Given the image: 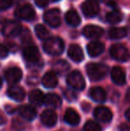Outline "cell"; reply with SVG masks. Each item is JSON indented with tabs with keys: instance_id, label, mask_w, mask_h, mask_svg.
<instances>
[{
	"instance_id": "obj_1",
	"label": "cell",
	"mask_w": 130,
	"mask_h": 131,
	"mask_svg": "<svg viewBox=\"0 0 130 131\" xmlns=\"http://www.w3.org/2000/svg\"><path fill=\"white\" fill-rule=\"evenodd\" d=\"M87 72L91 80L98 81L102 79L108 74L109 68L105 64L91 62L87 65Z\"/></svg>"
},
{
	"instance_id": "obj_2",
	"label": "cell",
	"mask_w": 130,
	"mask_h": 131,
	"mask_svg": "<svg viewBox=\"0 0 130 131\" xmlns=\"http://www.w3.org/2000/svg\"><path fill=\"white\" fill-rule=\"evenodd\" d=\"M43 48L45 53L50 55H59L64 50V42L57 37L49 38L43 44Z\"/></svg>"
},
{
	"instance_id": "obj_3",
	"label": "cell",
	"mask_w": 130,
	"mask_h": 131,
	"mask_svg": "<svg viewBox=\"0 0 130 131\" xmlns=\"http://www.w3.org/2000/svg\"><path fill=\"white\" fill-rule=\"evenodd\" d=\"M67 83L70 88L78 90H83L86 86L85 79L78 71H74L68 75Z\"/></svg>"
},
{
	"instance_id": "obj_4",
	"label": "cell",
	"mask_w": 130,
	"mask_h": 131,
	"mask_svg": "<svg viewBox=\"0 0 130 131\" xmlns=\"http://www.w3.org/2000/svg\"><path fill=\"white\" fill-rule=\"evenodd\" d=\"M21 31V25L16 21H7L2 28V32L5 37L14 38L20 34Z\"/></svg>"
},
{
	"instance_id": "obj_5",
	"label": "cell",
	"mask_w": 130,
	"mask_h": 131,
	"mask_svg": "<svg viewBox=\"0 0 130 131\" xmlns=\"http://www.w3.org/2000/svg\"><path fill=\"white\" fill-rule=\"evenodd\" d=\"M111 55L113 59L120 62H126L128 59V50L124 45L116 44L111 47Z\"/></svg>"
},
{
	"instance_id": "obj_6",
	"label": "cell",
	"mask_w": 130,
	"mask_h": 131,
	"mask_svg": "<svg viewBox=\"0 0 130 131\" xmlns=\"http://www.w3.org/2000/svg\"><path fill=\"white\" fill-rule=\"evenodd\" d=\"M15 15L19 19L31 21L36 17V13H35L34 8L30 5H24L20 6L15 11Z\"/></svg>"
},
{
	"instance_id": "obj_7",
	"label": "cell",
	"mask_w": 130,
	"mask_h": 131,
	"mask_svg": "<svg viewBox=\"0 0 130 131\" xmlns=\"http://www.w3.org/2000/svg\"><path fill=\"white\" fill-rule=\"evenodd\" d=\"M44 20L51 27H59L61 24V13L58 9H51L44 14Z\"/></svg>"
},
{
	"instance_id": "obj_8",
	"label": "cell",
	"mask_w": 130,
	"mask_h": 131,
	"mask_svg": "<svg viewBox=\"0 0 130 131\" xmlns=\"http://www.w3.org/2000/svg\"><path fill=\"white\" fill-rule=\"evenodd\" d=\"M82 12L87 17H94L99 12V5L94 0H87L82 5Z\"/></svg>"
},
{
	"instance_id": "obj_9",
	"label": "cell",
	"mask_w": 130,
	"mask_h": 131,
	"mask_svg": "<svg viewBox=\"0 0 130 131\" xmlns=\"http://www.w3.org/2000/svg\"><path fill=\"white\" fill-rule=\"evenodd\" d=\"M23 57L28 62L36 63L39 61L40 53L38 47L35 46H29L23 51Z\"/></svg>"
},
{
	"instance_id": "obj_10",
	"label": "cell",
	"mask_w": 130,
	"mask_h": 131,
	"mask_svg": "<svg viewBox=\"0 0 130 131\" xmlns=\"http://www.w3.org/2000/svg\"><path fill=\"white\" fill-rule=\"evenodd\" d=\"M5 80L10 84H15L19 82L22 78V71L21 69L17 67H12L9 68L5 73Z\"/></svg>"
},
{
	"instance_id": "obj_11",
	"label": "cell",
	"mask_w": 130,
	"mask_h": 131,
	"mask_svg": "<svg viewBox=\"0 0 130 131\" xmlns=\"http://www.w3.org/2000/svg\"><path fill=\"white\" fill-rule=\"evenodd\" d=\"M94 115L98 121L102 122H110L112 119V112L108 107L105 106H99L96 108Z\"/></svg>"
},
{
	"instance_id": "obj_12",
	"label": "cell",
	"mask_w": 130,
	"mask_h": 131,
	"mask_svg": "<svg viewBox=\"0 0 130 131\" xmlns=\"http://www.w3.org/2000/svg\"><path fill=\"white\" fill-rule=\"evenodd\" d=\"M57 114L54 110L47 109L41 114V121L46 127H53L57 122Z\"/></svg>"
},
{
	"instance_id": "obj_13",
	"label": "cell",
	"mask_w": 130,
	"mask_h": 131,
	"mask_svg": "<svg viewBox=\"0 0 130 131\" xmlns=\"http://www.w3.org/2000/svg\"><path fill=\"white\" fill-rule=\"evenodd\" d=\"M83 34L87 38H98L102 36L103 29L97 25H87L83 29Z\"/></svg>"
},
{
	"instance_id": "obj_14",
	"label": "cell",
	"mask_w": 130,
	"mask_h": 131,
	"mask_svg": "<svg viewBox=\"0 0 130 131\" xmlns=\"http://www.w3.org/2000/svg\"><path fill=\"white\" fill-rule=\"evenodd\" d=\"M111 79L115 84L119 86H122L126 83V73L122 68L116 66L111 70Z\"/></svg>"
},
{
	"instance_id": "obj_15",
	"label": "cell",
	"mask_w": 130,
	"mask_h": 131,
	"mask_svg": "<svg viewBox=\"0 0 130 131\" xmlns=\"http://www.w3.org/2000/svg\"><path fill=\"white\" fill-rule=\"evenodd\" d=\"M7 95L13 100L21 102L25 97V91L22 88L19 86H10L7 90Z\"/></svg>"
},
{
	"instance_id": "obj_16",
	"label": "cell",
	"mask_w": 130,
	"mask_h": 131,
	"mask_svg": "<svg viewBox=\"0 0 130 131\" xmlns=\"http://www.w3.org/2000/svg\"><path fill=\"white\" fill-rule=\"evenodd\" d=\"M68 55L71 60L76 62H80L84 59V53L81 47L76 44H73L69 47Z\"/></svg>"
},
{
	"instance_id": "obj_17",
	"label": "cell",
	"mask_w": 130,
	"mask_h": 131,
	"mask_svg": "<svg viewBox=\"0 0 130 131\" xmlns=\"http://www.w3.org/2000/svg\"><path fill=\"white\" fill-rule=\"evenodd\" d=\"M89 95L94 102L97 103L105 102L106 98H107V94H106L105 90L102 88H100V86H96V88H91L90 91H89Z\"/></svg>"
},
{
	"instance_id": "obj_18",
	"label": "cell",
	"mask_w": 130,
	"mask_h": 131,
	"mask_svg": "<svg viewBox=\"0 0 130 131\" xmlns=\"http://www.w3.org/2000/svg\"><path fill=\"white\" fill-rule=\"evenodd\" d=\"M42 84L46 88H54L58 84V79L54 71H48L42 79Z\"/></svg>"
},
{
	"instance_id": "obj_19",
	"label": "cell",
	"mask_w": 130,
	"mask_h": 131,
	"mask_svg": "<svg viewBox=\"0 0 130 131\" xmlns=\"http://www.w3.org/2000/svg\"><path fill=\"white\" fill-rule=\"evenodd\" d=\"M87 53L91 57H96L100 55L104 50V45L101 42L93 41L87 46Z\"/></svg>"
},
{
	"instance_id": "obj_20",
	"label": "cell",
	"mask_w": 130,
	"mask_h": 131,
	"mask_svg": "<svg viewBox=\"0 0 130 131\" xmlns=\"http://www.w3.org/2000/svg\"><path fill=\"white\" fill-rule=\"evenodd\" d=\"M19 112L20 115L23 118V119H27V121H33L37 116V112L32 106L30 105H23V106L19 107Z\"/></svg>"
},
{
	"instance_id": "obj_21",
	"label": "cell",
	"mask_w": 130,
	"mask_h": 131,
	"mask_svg": "<svg viewBox=\"0 0 130 131\" xmlns=\"http://www.w3.org/2000/svg\"><path fill=\"white\" fill-rule=\"evenodd\" d=\"M64 121L68 124L71 126H76L79 123L80 121V116L78 113L72 108H69L65 112L64 114Z\"/></svg>"
},
{
	"instance_id": "obj_22",
	"label": "cell",
	"mask_w": 130,
	"mask_h": 131,
	"mask_svg": "<svg viewBox=\"0 0 130 131\" xmlns=\"http://www.w3.org/2000/svg\"><path fill=\"white\" fill-rule=\"evenodd\" d=\"M44 103L49 107L52 108H57V107L61 106L62 104V99L60 98L59 95L54 93H49L46 95H45L44 98Z\"/></svg>"
},
{
	"instance_id": "obj_23",
	"label": "cell",
	"mask_w": 130,
	"mask_h": 131,
	"mask_svg": "<svg viewBox=\"0 0 130 131\" xmlns=\"http://www.w3.org/2000/svg\"><path fill=\"white\" fill-rule=\"evenodd\" d=\"M65 20L67 21V23L69 25L72 27H77L81 23V19L80 16L78 15V14L77 13V11L75 10H69L67 12L65 15Z\"/></svg>"
},
{
	"instance_id": "obj_24",
	"label": "cell",
	"mask_w": 130,
	"mask_h": 131,
	"mask_svg": "<svg viewBox=\"0 0 130 131\" xmlns=\"http://www.w3.org/2000/svg\"><path fill=\"white\" fill-rule=\"evenodd\" d=\"M44 98H45V95L43 94V92H41L40 90H33L30 93L29 95V100L34 105H39L44 104Z\"/></svg>"
},
{
	"instance_id": "obj_25",
	"label": "cell",
	"mask_w": 130,
	"mask_h": 131,
	"mask_svg": "<svg viewBox=\"0 0 130 131\" xmlns=\"http://www.w3.org/2000/svg\"><path fill=\"white\" fill-rule=\"evenodd\" d=\"M127 30L126 28H112L109 31V37L111 39H120L127 36Z\"/></svg>"
},
{
	"instance_id": "obj_26",
	"label": "cell",
	"mask_w": 130,
	"mask_h": 131,
	"mask_svg": "<svg viewBox=\"0 0 130 131\" xmlns=\"http://www.w3.org/2000/svg\"><path fill=\"white\" fill-rule=\"evenodd\" d=\"M54 68V72L57 73V74H63V73L67 72L69 69V64L68 63L64 60H59L57 62H55L53 65Z\"/></svg>"
},
{
	"instance_id": "obj_27",
	"label": "cell",
	"mask_w": 130,
	"mask_h": 131,
	"mask_svg": "<svg viewBox=\"0 0 130 131\" xmlns=\"http://www.w3.org/2000/svg\"><path fill=\"white\" fill-rule=\"evenodd\" d=\"M122 18H123V15L118 10L111 11L106 14V20L108 21V23H111V24H116V23H120Z\"/></svg>"
},
{
	"instance_id": "obj_28",
	"label": "cell",
	"mask_w": 130,
	"mask_h": 131,
	"mask_svg": "<svg viewBox=\"0 0 130 131\" xmlns=\"http://www.w3.org/2000/svg\"><path fill=\"white\" fill-rule=\"evenodd\" d=\"M35 32L38 38L40 39H47V38L49 37L48 29L42 24H38L35 27Z\"/></svg>"
},
{
	"instance_id": "obj_29",
	"label": "cell",
	"mask_w": 130,
	"mask_h": 131,
	"mask_svg": "<svg viewBox=\"0 0 130 131\" xmlns=\"http://www.w3.org/2000/svg\"><path fill=\"white\" fill-rule=\"evenodd\" d=\"M84 131H102V128L96 121H88L84 126Z\"/></svg>"
},
{
	"instance_id": "obj_30",
	"label": "cell",
	"mask_w": 130,
	"mask_h": 131,
	"mask_svg": "<svg viewBox=\"0 0 130 131\" xmlns=\"http://www.w3.org/2000/svg\"><path fill=\"white\" fill-rule=\"evenodd\" d=\"M13 0H0V10H6L12 6Z\"/></svg>"
},
{
	"instance_id": "obj_31",
	"label": "cell",
	"mask_w": 130,
	"mask_h": 131,
	"mask_svg": "<svg viewBox=\"0 0 130 131\" xmlns=\"http://www.w3.org/2000/svg\"><path fill=\"white\" fill-rule=\"evenodd\" d=\"M64 95L69 101H72V100L77 99V94L74 93L73 91H69V90H68V91H66L64 93Z\"/></svg>"
},
{
	"instance_id": "obj_32",
	"label": "cell",
	"mask_w": 130,
	"mask_h": 131,
	"mask_svg": "<svg viewBox=\"0 0 130 131\" xmlns=\"http://www.w3.org/2000/svg\"><path fill=\"white\" fill-rule=\"evenodd\" d=\"M36 5L40 8H45L48 5L49 0H36Z\"/></svg>"
},
{
	"instance_id": "obj_33",
	"label": "cell",
	"mask_w": 130,
	"mask_h": 131,
	"mask_svg": "<svg viewBox=\"0 0 130 131\" xmlns=\"http://www.w3.org/2000/svg\"><path fill=\"white\" fill-rule=\"evenodd\" d=\"M8 55V49L5 46L0 45V58H5Z\"/></svg>"
},
{
	"instance_id": "obj_34",
	"label": "cell",
	"mask_w": 130,
	"mask_h": 131,
	"mask_svg": "<svg viewBox=\"0 0 130 131\" xmlns=\"http://www.w3.org/2000/svg\"><path fill=\"white\" fill-rule=\"evenodd\" d=\"M120 131H129V128L127 124H121L120 126Z\"/></svg>"
},
{
	"instance_id": "obj_35",
	"label": "cell",
	"mask_w": 130,
	"mask_h": 131,
	"mask_svg": "<svg viewBox=\"0 0 130 131\" xmlns=\"http://www.w3.org/2000/svg\"><path fill=\"white\" fill-rule=\"evenodd\" d=\"M5 122V116L3 115V113L0 112V125L4 124Z\"/></svg>"
},
{
	"instance_id": "obj_36",
	"label": "cell",
	"mask_w": 130,
	"mask_h": 131,
	"mask_svg": "<svg viewBox=\"0 0 130 131\" xmlns=\"http://www.w3.org/2000/svg\"><path fill=\"white\" fill-rule=\"evenodd\" d=\"M125 115H126V118H127V121H130V109H127L125 112Z\"/></svg>"
},
{
	"instance_id": "obj_37",
	"label": "cell",
	"mask_w": 130,
	"mask_h": 131,
	"mask_svg": "<svg viewBox=\"0 0 130 131\" xmlns=\"http://www.w3.org/2000/svg\"><path fill=\"white\" fill-rule=\"evenodd\" d=\"M2 83H3V81H2V79L0 78V88H1V86H2Z\"/></svg>"
},
{
	"instance_id": "obj_38",
	"label": "cell",
	"mask_w": 130,
	"mask_h": 131,
	"mask_svg": "<svg viewBox=\"0 0 130 131\" xmlns=\"http://www.w3.org/2000/svg\"><path fill=\"white\" fill-rule=\"evenodd\" d=\"M52 1H54V2H56V1H59V0H52Z\"/></svg>"
},
{
	"instance_id": "obj_39",
	"label": "cell",
	"mask_w": 130,
	"mask_h": 131,
	"mask_svg": "<svg viewBox=\"0 0 130 131\" xmlns=\"http://www.w3.org/2000/svg\"><path fill=\"white\" fill-rule=\"evenodd\" d=\"M94 1H96V2H97V1H101V0H94Z\"/></svg>"
}]
</instances>
